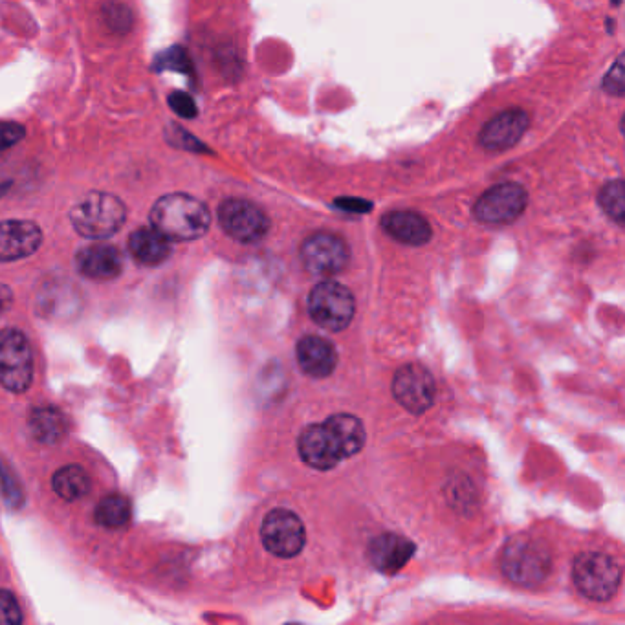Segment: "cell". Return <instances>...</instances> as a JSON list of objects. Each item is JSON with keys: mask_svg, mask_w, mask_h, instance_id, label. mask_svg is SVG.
Masks as SVG:
<instances>
[{"mask_svg": "<svg viewBox=\"0 0 625 625\" xmlns=\"http://www.w3.org/2000/svg\"><path fill=\"white\" fill-rule=\"evenodd\" d=\"M151 224L169 241H195L208 233L211 213L204 202L186 193L158 198L151 209Z\"/></svg>", "mask_w": 625, "mask_h": 625, "instance_id": "obj_1", "label": "cell"}, {"mask_svg": "<svg viewBox=\"0 0 625 625\" xmlns=\"http://www.w3.org/2000/svg\"><path fill=\"white\" fill-rule=\"evenodd\" d=\"M125 219L127 209L120 198L101 191L88 193L70 211L74 230L81 237L94 241H103L118 233Z\"/></svg>", "mask_w": 625, "mask_h": 625, "instance_id": "obj_2", "label": "cell"}, {"mask_svg": "<svg viewBox=\"0 0 625 625\" xmlns=\"http://www.w3.org/2000/svg\"><path fill=\"white\" fill-rule=\"evenodd\" d=\"M501 565L510 582L521 587H536L549 578L552 558L543 541L528 536H516L506 543Z\"/></svg>", "mask_w": 625, "mask_h": 625, "instance_id": "obj_3", "label": "cell"}, {"mask_svg": "<svg viewBox=\"0 0 625 625\" xmlns=\"http://www.w3.org/2000/svg\"><path fill=\"white\" fill-rule=\"evenodd\" d=\"M576 589L589 600L607 602L615 596L622 583V571L604 552H583L572 569Z\"/></svg>", "mask_w": 625, "mask_h": 625, "instance_id": "obj_4", "label": "cell"}, {"mask_svg": "<svg viewBox=\"0 0 625 625\" xmlns=\"http://www.w3.org/2000/svg\"><path fill=\"white\" fill-rule=\"evenodd\" d=\"M308 312L319 327L330 332H340L351 325L356 301L347 286L336 281H323L310 292Z\"/></svg>", "mask_w": 625, "mask_h": 625, "instance_id": "obj_5", "label": "cell"}, {"mask_svg": "<svg viewBox=\"0 0 625 625\" xmlns=\"http://www.w3.org/2000/svg\"><path fill=\"white\" fill-rule=\"evenodd\" d=\"M33 382L30 341L21 330H0V384L10 393H24Z\"/></svg>", "mask_w": 625, "mask_h": 625, "instance_id": "obj_6", "label": "cell"}, {"mask_svg": "<svg viewBox=\"0 0 625 625\" xmlns=\"http://www.w3.org/2000/svg\"><path fill=\"white\" fill-rule=\"evenodd\" d=\"M219 222L231 239L244 244L263 241L270 231V219L263 209L242 198H228L220 204Z\"/></svg>", "mask_w": 625, "mask_h": 625, "instance_id": "obj_7", "label": "cell"}, {"mask_svg": "<svg viewBox=\"0 0 625 625\" xmlns=\"http://www.w3.org/2000/svg\"><path fill=\"white\" fill-rule=\"evenodd\" d=\"M261 538L266 550L277 558H294L305 547L307 534L294 512L279 508L264 517Z\"/></svg>", "mask_w": 625, "mask_h": 625, "instance_id": "obj_8", "label": "cell"}, {"mask_svg": "<svg viewBox=\"0 0 625 625\" xmlns=\"http://www.w3.org/2000/svg\"><path fill=\"white\" fill-rule=\"evenodd\" d=\"M349 259L351 252L347 242L332 233H314L301 244V261L310 274L323 277L340 274Z\"/></svg>", "mask_w": 625, "mask_h": 625, "instance_id": "obj_9", "label": "cell"}, {"mask_svg": "<svg viewBox=\"0 0 625 625\" xmlns=\"http://www.w3.org/2000/svg\"><path fill=\"white\" fill-rule=\"evenodd\" d=\"M527 191L519 184L508 182L492 187L475 202L473 215L484 224H510L527 209Z\"/></svg>", "mask_w": 625, "mask_h": 625, "instance_id": "obj_10", "label": "cell"}, {"mask_svg": "<svg viewBox=\"0 0 625 625\" xmlns=\"http://www.w3.org/2000/svg\"><path fill=\"white\" fill-rule=\"evenodd\" d=\"M393 395L400 406L413 415L426 413L435 402V380L420 363H409L398 369L393 378Z\"/></svg>", "mask_w": 625, "mask_h": 625, "instance_id": "obj_11", "label": "cell"}, {"mask_svg": "<svg viewBox=\"0 0 625 625\" xmlns=\"http://www.w3.org/2000/svg\"><path fill=\"white\" fill-rule=\"evenodd\" d=\"M43 244V231L32 220L0 222V263L26 259Z\"/></svg>", "mask_w": 625, "mask_h": 625, "instance_id": "obj_12", "label": "cell"}, {"mask_svg": "<svg viewBox=\"0 0 625 625\" xmlns=\"http://www.w3.org/2000/svg\"><path fill=\"white\" fill-rule=\"evenodd\" d=\"M528 125L530 118L525 110H505L484 125L483 131L479 134V142L488 151L512 149L528 131Z\"/></svg>", "mask_w": 625, "mask_h": 625, "instance_id": "obj_13", "label": "cell"}, {"mask_svg": "<svg viewBox=\"0 0 625 625\" xmlns=\"http://www.w3.org/2000/svg\"><path fill=\"white\" fill-rule=\"evenodd\" d=\"M299 455L316 470H332L343 461L340 448L325 424L308 426L299 437Z\"/></svg>", "mask_w": 625, "mask_h": 625, "instance_id": "obj_14", "label": "cell"}, {"mask_svg": "<svg viewBox=\"0 0 625 625\" xmlns=\"http://www.w3.org/2000/svg\"><path fill=\"white\" fill-rule=\"evenodd\" d=\"M77 272L92 281L116 279L123 270L121 253L110 244L87 246L76 255Z\"/></svg>", "mask_w": 625, "mask_h": 625, "instance_id": "obj_15", "label": "cell"}, {"mask_svg": "<svg viewBox=\"0 0 625 625\" xmlns=\"http://www.w3.org/2000/svg\"><path fill=\"white\" fill-rule=\"evenodd\" d=\"M297 362L308 376L327 378L336 369L338 352L329 340L321 336H305L297 343Z\"/></svg>", "mask_w": 625, "mask_h": 625, "instance_id": "obj_16", "label": "cell"}, {"mask_svg": "<svg viewBox=\"0 0 625 625\" xmlns=\"http://www.w3.org/2000/svg\"><path fill=\"white\" fill-rule=\"evenodd\" d=\"M415 554V543L396 534L378 536L369 547L371 563L380 572L395 574L406 567Z\"/></svg>", "mask_w": 625, "mask_h": 625, "instance_id": "obj_17", "label": "cell"}, {"mask_svg": "<svg viewBox=\"0 0 625 625\" xmlns=\"http://www.w3.org/2000/svg\"><path fill=\"white\" fill-rule=\"evenodd\" d=\"M382 228L389 237L407 246H424L431 241L433 230L428 220L415 211H391L382 217Z\"/></svg>", "mask_w": 625, "mask_h": 625, "instance_id": "obj_18", "label": "cell"}, {"mask_svg": "<svg viewBox=\"0 0 625 625\" xmlns=\"http://www.w3.org/2000/svg\"><path fill=\"white\" fill-rule=\"evenodd\" d=\"M129 252L143 266H156L171 255V244L160 231L140 228L129 237Z\"/></svg>", "mask_w": 625, "mask_h": 625, "instance_id": "obj_19", "label": "cell"}, {"mask_svg": "<svg viewBox=\"0 0 625 625\" xmlns=\"http://www.w3.org/2000/svg\"><path fill=\"white\" fill-rule=\"evenodd\" d=\"M28 426L33 439L43 444H57L68 433V418L61 409L54 406L35 407L30 413Z\"/></svg>", "mask_w": 625, "mask_h": 625, "instance_id": "obj_20", "label": "cell"}, {"mask_svg": "<svg viewBox=\"0 0 625 625\" xmlns=\"http://www.w3.org/2000/svg\"><path fill=\"white\" fill-rule=\"evenodd\" d=\"M325 426L330 429L332 437L340 448L343 459H349L358 455L365 446V428L362 420L354 415H334L330 417Z\"/></svg>", "mask_w": 625, "mask_h": 625, "instance_id": "obj_21", "label": "cell"}, {"mask_svg": "<svg viewBox=\"0 0 625 625\" xmlns=\"http://www.w3.org/2000/svg\"><path fill=\"white\" fill-rule=\"evenodd\" d=\"M52 486H54L55 494L61 499L77 501L90 492V477L81 466L68 464L65 468L55 472Z\"/></svg>", "mask_w": 625, "mask_h": 625, "instance_id": "obj_22", "label": "cell"}, {"mask_svg": "<svg viewBox=\"0 0 625 625\" xmlns=\"http://www.w3.org/2000/svg\"><path fill=\"white\" fill-rule=\"evenodd\" d=\"M94 519L99 527L110 530L125 527L131 519V501L120 494L107 495L96 506Z\"/></svg>", "mask_w": 625, "mask_h": 625, "instance_id": "obj_23", "label": "cell"}, {"mask_svg": "<svg viewBox=\"0 0 625 625\" xmlns=\"http://www.w3.org/2000/svg\"><path fill=\"white\" fill-rule=\"evenodd\" d=\"M600 206L604 208L605 213L615 220L618 226H624L625 222V187L622 180H613L609 182L604 189L600 191Z\"/></svg>", "mask_w": 625, "mask_h": 625, "instance_id": "obj_24", "label": "cell"}, {"mask_svg": "<svg viewBox=\"0 0 625 625\" xmlns=\"http://www.w3.org/2000/svg\"><path fill=\"white\" fill-rule=\"evenodd\" d=\"M154 70L158 72H178L189 77H195V66L191 57L187 54L186 48L182 46H171L154 59Z\"/></svg>", "mask_w": 625, "mask_h": 625, "instance_id": "obj_25", "label": "cell"}, {"mask_svg": "<svg viewBox=\"0 0 625 625\" xmlns=\"http://www.w3.org/2000/svg\"><path fill=\"white\" fill-rule=\"evenodd\" d=\"M103 17L110 30L116 33H127L132 28V11L121 2H110L103 8Z\"/></svg>", "mask_w": 625, "mask_h": 625, "instance_id": "obj_26", "label": "cell"}, {"mask_svg": "<svg viewBox=\"0 0 625 625\" xmlns=\"http://www.w3.org/2000/svg\"><path fill=\"white\" fill-rule=\"evenodd\" d=\"M0 494L4 497V501L13 508H19L24 501L21 486L2 462H0Z\"/></svg>", "mask_w": 625, "mask_h": 625, "instance_id": "obj_27", "label": "cell"}, {"mask_svg": "<svg viewBox=\"0 0 625 625\" xmlns=\"http://www.w3.org/2000/svg\"><path fill=\"white\" fill-rule=\"evenodd\" d=\"M165 136L171 145L186 149V151H195V153H206V145L198 142L193 134H189L186 129H182L180 125H169V129L165 131Z\"/></svg>", "mask_w": 625, "mask_h": 625, "instance_id": "obj_28", "label": "cell"}, {"mask_svg": "<svg viewBox=\"0 0 625 625\" xmlns=\"http://www.w3.org/2000/svg\"><path fill=\"white\" fill-rule=\"evenodd\" d=\"M22 622L21 605L10 591L0 589V625H19Z\"/></svg>", "mask_w": 625, "mask_h": 625, "instance_id": "obj_29", "label": "cell"}, {"mask_svg": "<svg viewBox=\"0 0 625 625\" xmlns=\"http://www.w3.org/2000/svg\"><path fill=\"white\" fill-rule=\"evenodd\" d=\"M169 107L173 109V112H176L180 118H186V120H193V118H197L198 109L197 103H195V99L191 98L189 94L186 92H173L169 98Z\"/></svg>", "mask_w": 625, "mask_h": 625, "instance_id": "obj_30", "label": "cell"}, {"mask_svg": "<svg viewBox=\"0 0 625 625\" xmlns=\"http://www.w3.org/2000/svg\"><path fill=\"white\" fill-rule=\"evenodd\" d=\"M605 92L613 96H624L625 90V70L624 57H618L615 66L609 70V74L604 79Z\"/></svg>", "mask_w": 625, "mask_h": 625, "instance_id": "obj_31", "label": "cell"}, {"mask_svg": "<svg viewBox=\"0 0 625 625\" xmlns=\"http://www.w3.org/2000/svg\"><path fill=\"white\" fill-rule=\"evenodd\" d=\"M24 134H26V129L22 127L21 123L0 121V151L17 145L24 138Z\"/></svg>", "mask_w": 625, "mask_h": 625, "instance_id": "obj_32", "label": "cell"}, {"mask_svg": "<svg viewBox=\"0 0 625 625\" xmlns=\"http://www.w3.org/2000/svg\"><path fill=\"white\" fill-rule=\"evenodd\" d=\"M336 206L345 211H354V213H365V211H371V204L365 202V200H358V198H340L336 200Z\"/></svg>", "mask_w": 625, "mask_h": 625, "instance_id": "obj_33", "label": "cell"}, {"mask_svg": "<svg viewBox=\"0 0 625 625\" xmlns=\"http://www.w3.org/2000/svg\"><path fill=\"white\" fill-rule=\"evenodd\" d=\"M11 305H13V292L10 286L0 283V314L10 310Z\"/></svg>", "mask_w": 625, "mask_h": 625, "instance_id": "obj_34", "label": "cell"}, {"mask_svg": "<svg viewBox=\"0 0 625 625\" xmlns=\"http://www.w3.org/2000/svg\"><path fill=\"white\" fill-rule=\"evenodd\" d=\"M11 182H6V184H0V197H4L6 195V191L10 189Z\"/></svg>", "mask_w": 625, "mask_h": 625, "instance_id": "obj_35", "label": "cell"}, {"mask_svg": "<svg viewBox=\"0 0 625 625\" xmlns=\"http://www.w3.org/2000/svg\"><path fill=\"white\" fill-rule=\"evenodd\" d=\"M615 4H620V0H615Z\"/></svg>", "mask_w": 625, "mask_h": 625, "instance_id": "obj_36", "label": "cell"}]
</instances>
